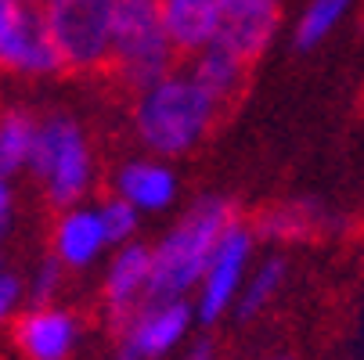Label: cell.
Segmentation results:
<instances>
[{"label":"cell","mask_w":364,"mask_h":360,"mask_svg":"<svg viewBox=\"0 0 364 360\" xmlns=\"http://www.w3.org/2000/svg\"><path fill=\"white\" fill-rule=\"evenodd\" d=\"M220 112L224 109L191 80V72L173 69L134 97V137L144 156L173 163L181 156H191L210 137Z\"/></svg>","instance_id":"obj_1"},{"label":"cell","mask_w":364,"mask_h":360,"mask_svg":"<svg viewBox=\"0 0 364 360\" xmlns=\"http://www.w3.org/2000/svg\"><path fill=\"white\" fill-rule=\"evenodd\" d=\"M235 220L231 198L198 195L151 245V299H191Z\"/></svg>","instance_id":"obj_2"},{"label":"cell","mask_w":364,"mask_h":360,"mask_svg":"<svg viewBox=\"0 0 364 360\" xmlns=\"http://www.w3.org/2000/svg\"><path fill=\"white\" fill-rule=\"evenodd\" d=\"M43 202L55 209H69V205H83L94 191V148L83 130V123L69 112H47L40 116L36 126V144L33 159L26 170Z\"/></svg>","instance_id":"obj_3"},{"label":"cell","mask_w":364,"mask_h":360,"mask_svg":"<svg viewBox=\"0 0 364 360\" xmlns=\"http://www.w3.org/2000/svg\"><path fill=\"white\" fill-rule=\"evenodd\" d=\"M177 50L163 29L159 0H119L112 22V62L116 80L141 94L144 87L159 83L173 72Z\"/></svg>","instance_id":"obj_4"},{"label":"cell","mask_w":364,"mask_h":360,"mask_svg":"<svg viewBox=\"0 0 364 360\" xmlns=\"http://www.w3.org/2000/svg\"><path fill=\"white\" fill-rule=\"evenodd\" d=\"M119 0H40L62 69L101 72L112 62V22Z\"/></svg>","instance_id":"obj_5"},{"label":"cell","mask_w":364,"mask_h":360,"mask_svg":"<svg viewBox=\"0 0 364 360\" xmlns=\"http://www.w3.org/2000/svg\"><path fill=\"white\" fill-rule=\"evenodd\" d=\"M252 263H256V231H252V224L235 220L224 231L210 267H205V274L191 295V310H195L198 324H217L220 317L235 314V302L242 295V285H245Z\"/></svg>","instance_id":"obj_6"},{"label":"cell","mask_w":364,"mask_h":360,"mask_svg":"<svg viewBox=\"0 0 364 360\" xmlns=\"http://www.w3.org/2000/svg\"><path fill=\"white\" fill-rule=\"evenodd\" d=\"M0 72L47 80L62 72L58 47L33 0H0Z\"/></svg>","instance_id":"obj_7"},{"label":"cell","mask_w":364,"mask_h":360,"mask_svg":"<svg viewBox=\"0 0 364 360\" xmlns=\"http://www.w3.org/2000/svg\"><path fill=\"white\" fill-rule=\"evenodd\" d=\"M195 310L191 299H148L119 328V346L134 360H166L191 335Z\"/></svg>","instance_id":"obj_8"},{"label":"cell","mask_w":364,"mask_h":360,"mask_svg":"<svg viewBox=\"0 0 364 360\" xmlns=\"http://www.w3.org/2000/svg\"><path fill=\"white\" fill-rule=\"evenodd\" d=\"M151 299V245L127 241L105 256L101 271V306L116 328H123Z\"/></svg>","instance_id":"obj_9"},{"label":"cell","mask_w":364,"mask_h":360,"mask_svg":"<svg viewBox=\"0 0 364 360\" xmlns=\"http://www.w3.org/2000/svg\"><path fill=\"white\" fill-rule=\"evenodd\" d=\"M83 339V321L58 302L26 306L11 321V342L22 360H73Z\"/></svg>","instance_id":"obj_10"},{"label":"cell","mask_w":364,"mask_h":360,"mask_svg":"<svg viewBox=\"0 0 364 360\" xmlns=\"http://www.w3.org/2000/svg\"><path fill=\"white\" fill-rule=\"evenodd\" d=\"M282 29V0H220L217 43L228 55L252 65L264 58Z\"/></svg>","instance_id":"obj_11"},{"label":"cell","mask_w":364,"mask_h":360,"mask_svg":"<svg viewBox=\"0 0 364 360\" xmlns=\"http://www.w3.org/2000/svg\"><path fill=\"white\" fill-rule=\"evenodd\" d=\"M112 252L105 224L97 217V205L83 202V205H69L58 209L55 224H50V256L69 271H90L94 263H101Z\"/></svg>","instance_id":"obj_12"},{"label":"cell","mask_w":364,"mask_h":360,"mask_svg":"<svg viewBox=\"0 0 364 360\" xmlns=\"http://www.w3.org/2000/svg\"><path fill=\"white\" fill-rule=\"evenodd\" d=\"M112 195L130 202L141 217H159L173 209L181 198V177L173 163L155 156H134L116 166L112 173Z\"/></svg>","instance_id":"obj_13"},{"label":"cell","mask_w":364,"mask_h":360,"mask_svg":"<svg viewBox=\"0 0 364 360\" xmlns=\"http://www.w3.org/2000/svg\"><path fill=\"white\" fill-rule=\"evenodd\" d=\"M339 227V217L328 205L314 202V198H289L278 205H267L264 213L256 217L252 231L256 241L264 238L271 245H299V241H314L328 231Z\"/></svg>","instance_id":"obj_14"},{"label":"cell","mask_w":364,"mask_h":360,"mask_svg":"<svg viewBox=\"0 0 364 360\" xmlns=\"http://www.w3.org/2000/svg\"><path fill=\"white\" fill-rule=\"evenodd\" d=\"M159 15L177 55L195 58L217 43L220 0H159Z\"/></svg>","instance_id":"obj_15"},{"label":"cell","mask_w":364,"mask_h":360,"mask_svg":"<svg viewBox=\"0 0 364 360\" xmlns=\"http://www.w3.org/2000/svg\"><path fill=\"white\" fill-rule=\"evenodd\" d=\"M188 72L220 109L245 90V80H249V65L242 58L228 55L224 47H210V50H202V55H195Z\"/></svg>","instance_id":"obj_16"},{"label":"cell","mask_w":364,"mask_h":360,"mask_svg":"<svg viewBox=\"0 0 364 360\" xmlns=\"http://www.w3.org/2000/svg\"><path fill=\"white\" fill-rule=\"evenodd\" d=\"M36 126L40 116L29 109H0V180H15L18 173L29 170L33 144H36Z\"/></svg>","instance_id":"obj_17"},{"label":"cell","mask_w":364,"mask_h":360,"mask_svg":"<svg viewBox=\"0 0 364 360\" xmlns=\"http://www.w3.org/2000/svg\"><path fill=\"white\" fill-rule=\"evenodd\" d=\"M285 278H289V263L282 260V256H264V260H256L245 285H242V295L235 302V317L238 321H252L267 310V306L282 295L285 288Z\"/></svg>","instance_id":"obj_18"},{"label":"cell","mask_w":364,"mask_h":360,"mask_svg":"<svg viewBox=\"0 0 364 360\" xmlns=\"http://www.w3.org/2000/svg\"><path fill=\"white\" fill-rule=\"evenodd\" d=\"M353 0H306L292 22V43L299 50H314L336 36V29L350 18Z\"/></svg>","instance_id":"obj_19"},{"label":"cell","mask_w":364,"mask_h":360,"mask_svg":"<svg viewBox=\"0 0 364 360\" xmlns=\"http://www.w3.org/2000/svg\"><path fill=\"white\" fill-rule=\"evenodd\" d=\"M94 205H97V217H101V224H105V234H109V245L112 249L116 245H127V241H137L144 217L134 209L130 202H123L119 195H109V198H101Z\"/></svg>","instance_id":"obj_20"},{"label":"cell","mask_w":364,"mask_h":360,"mask_svg":"<svg viewBox=\"0 0 364 360\" xmlns=\"http://www.w3.org/2000/svg\"><path fill=\"white\" fill-rule=\"evenodd\" d=\"M65 267L55 260V256H47L33 267V274L26 278V292H29V306H43V302H55L62 285H65Z\"/></svg>","instance_id":"obj_21"},{"label":"cell","mask_w":364,"mask_h":360,"mask_svg":"<svg viewBox=\"0 0 364 360\" xmlns=\"http://www.w3.org/2000/svg\"><path fill=\"white\" fill-rule=\"evenodd\" d=\"M26 302H29V292H26V278L0 260V328L11 324L22 310H26Z\"/></svg>","instance_id":"obj_22"},{"label":"cell","mask_w":364,"mask_h":360,"mask_svg":"<svg viewBox=\"0 0 364 360\" xmlns=\"http://www.w3.org/2000/svg\"><path fill=\"white\" fill-rule=\"evenodd\" d=\"M11 224H15V187L11 180H0V241L8 238Z\"/></svg>","instance_id":"obj_23"},{"label":"cell","mask_w":364,"mask_h":360,"mask_svg":"<svg viewBox=\"0 0 364 360\" xmlns=\"http://www.w3.org/2000/svg\"><path fill=\"white\" fill-rule=\"evenodd\" d=\"M181 360H217V349H213V342L198 339V342H191V346L184 349V356H181Z\"/></svg>","instance_id":"obj_24"},{"label":"cell","mask_w":364,"mask_h":360,"mask_svg":"<svg viewBox=\"0 0 364 360\" xmlns=\"http://www.w3.org/2000/svg\"><path fill=\"white\" fill-rule=\"evenodd\" d=\"M112 360H134V356H130V353H123V349H116V353H112Z\"/></svg>","instance_id":"obj_25"},{"label":"cell","mask_w":364,"mask_h":360,"mask_svg":"<svg viewBox=\"0 0 364 360\" xmlns=\"http://www.w3.org/2000/svg\"><path fill=\"white\" fill-rule=\"evenodd\" d=\"M264 360H292V356H285V353H274V356H264Z\"/></svg>","instance_id":"obj_26"},{"label":"cell","mask_w":364,"mask_h":360,"mask_svg":"<svg viewBox=\"0 0 364 360\" xmlns=\"http://www.w3.org/2000/svg\"><path fill=\"white\" fill-rule=\"evenodd\" d=\"M33 4H40V0H33Z\"/></svg>","instance_id":"obj_27"}]
</instances>
